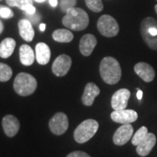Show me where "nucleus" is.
Instances as JSON below:
<instances>
[{
  "label": "nucleus",
  "mask_w": 157,
  "mask_h": 157,
  "mask_svg": "<svg viewBox=\"0 0 157 157\" xmlns=\"http://www.w3.org/2000/svg\"><path fill=\"white\" fill-rule=\"evenodd\" d=\"M13 76V70L8 65L0 63V82H5L10 80Z\"/></svg>",
  "instance_id": "4be33fe9"
},
{
  "label": "nucleus",
  "mask_w": 157,
  "mask_h": 157,
  "mask_svg": "<svg viewBox=\"0 0 157 157\" xmlns=\"http://www.w3.org/2000/svg\"><path fill=\"white\" fill-rule=\"evenodd\" d=\"M23 11H25L29 15H33L36 12V9H35V7L33 6V5H28L24 7Z\"/></svg>",
  "instance_id": "c85d7f7f"
},
{
  "label": "nucleus",
  "mask_w": 157,
  "mask_h": 157,
  "mask_svg": "<svg viewBox=\"0 0 157 157\" xmlns=\"http://www.w3.org/2000/svg\"><path fill=\"white\" fill-rule=\"evenodd\" d=\"M16 46L15 41L13 38H6L0 43V57L7 58L12 56Z\"/></svg>",
  "instance_id": "aec40b11"
},
{
  "label": "nucleus",
  "mask_w": 157,
  "mask_h": 157,
  "mask_svg": "<svg viewBox=\"0 0 157 157\" xmlns=\"http://www.w3.org/2000/svg\"><path fill=\"white\" fill-rule=\"evenodd\" d=\"M134 129L130 124H124L119 127L113 137V141L117 146H123L130 140L133 135Z\"/></svg>",
  "instance_id": "1a4fd4ad"
},
{
  "label": "nucleus",
  "mask_w": 157,
  "mask_h": 157,
  "mask_svg": "<svg viewBox=\"0 0 157 157\" xmlns=\"http://www.w3.org/2000/svg\"><path fill=\"white\" fill-rule=\"evenodd\" d=\"M45 28H46V25L44 23H41L39 25V29H40L41 31H44L45 30Z\"/></svg>",
  "instance_id": "2f4dec72"
},
{
  "label": "nucleus",
  "mask_w": 157,
  "mask_h": 157,
  "mask_svg": "<svg viewBox=\"0 0 157 157\" xmlns=\"http://www.w3.org/2000/svg\"><path fill=\"white\" fill-rule=\"evenodd\" d=\"M0 16L3 18H11L13 16V12L9 7H0Z\"/></svg>",
  "instance_id": "bb28decb"
},
{
  "label": "nucleus",
  "mask_w": 157,
  "mask_h": 157,
  "mask_svg": "<svg viewBox=\"0 0 157 157\" xmlns=\"http://www.w3.org/2000/svg\"><path fill=\"white\" fill-rule=\"evenodd\" d=\"M97 45V39L93 34H87L82 37L79 42L80 52L84 56H90Z\"/></svg>",
  "instance_id": "2eb2a0df"
},
{
  "label": "nucleus",
  "mask_w": 157,
  "mask_h": 157,
  "mask_svg": "<svg viewBox=\"0 0 157 157\" xmlns=\"http://www.w3.org/2000/svg\"><path fill=\"white\" fill-rule=\"evenodd\" d=\"M138 115L136 111L131 109H123L114 111L111 113V118L113 121L120 124H130L137 119Z\"/></svg>",
  "instance_id": "9b49d317"
},
{
  "label": "nucleus",
  "mask_w": 157,
  "mask_h": 157,
  "mask_svg": "<svg viewBox=\"0 0 157 157\" xmlns=\"http://www.w3.org/2000/svg\"><path fill=\"white\" fill-rule=\"evenodd\" d=\"M130 92L129 90L120 89L117 90L111 98V107L114 111L126 109L128 101L130 97Z\"/></svg>",
  "instance_id": "9d476101"
},
{
  "label": "nucleus",
  "mask_w": 157,
  "mask_h": 157,
  "mask_svg": "<svg viewBox=\"0 0 157 157\" xmlns=\"http://www.w3.org/2000/svg\"><path fill=\"white\" fill-rule=\"evenodd\" d=\"M76 4V0H60V8L63 12H66L67 10L74 7Z\"/></svg>",
  "instance_id": "a878e982"
},
{
  "label": "nucleus",
  "mask_w": 157,
  "mask_h": 157,
  "mask_svg": "<svg viewBox=\"0 0 157 157\" xmlns=\"http://www.w3.org/2000/svg\"><path fill=\"white\" fill-rule=\"evenodd\" d=\"M62 23L66 28L71 30L83 31L89 25V16L84 10L78 7H71L66 12Z\"/></svg>",
  "instance_id": "f257e3e1"
},
{
  "label": "nucleus",
  "mask_w": 157,
  "mask_h": 157,
  "mask_svg": "<svg viewBox=\"0 0 157 157\" xmlns=\"http://www.w3.org/2000/svg\"><path fill=\"white\" fill-rule=\"evenodd\" d=\"M148 133V128L146 127L143 126L141 127L138 130L135 132V134L133 135V137L132 139V143L134 146H137V145L142 141L146 135Z\"/></svg>",
  "instance_id": "5701e85b"
},
{
  "label": "nucleus",
  "mask_w": 157,
  "mask_h": 157,
  "mask_svg": "<svg viewBox=\"0 0 157 157\" xmlns=\"http://www.w3.org/2000/svg\"><path fill=\"white\" fill-rule=\"evenodd\" d=\"M85 2L88 8L95 13H100L103 10L101 0H85Z\"/></svg>",
  "instance_id": "b1692460"
},
{
  "label": "nucleus",
  "mask_w": 157,
  "mask_h": 157,
  "mask_svg": "<svg viewBox=\"0 0 157 157\" xmlns=\"http://www.w3.org/2000/svg\"><path fill=\"white\" fill-rule=\"evenodd\" d=\"M19 34L26 42H30L34 37V30L30 21L27 19H21L18 22Z\"/></svg>",
  "instance_id": "a211bd4d"
},
{
  "label": "nucleus",
  "mask_w": 157,
  "mask_h": 157,
  "mask_svg": "<svg viewBox=\"0 0 157 157\" xmlns=\"http://www.w3.org/2000/svg\"><path fill=\"white\" fill-rule=\"evenodd\" d=\"M135 72L144 82H151L154 79L155 71L151 65L146 63H137L134 67Z\"/></svg>",
  "instance_id": "ddd939ff"
},
{
  "label": "nucleus",
  "mask_w": 157,
  "mask_h": 157,
  "mask_svg": "<svg viewBox=\"0 0 157 157\" xmlns=\"http://www.w3.org/2000/svg\"><path fill=\"white\" fill-rule=\"evenodd\" d=\"M66 157H91V156L85 152L80 151H76L70 153L69 154H68L67 156H66Z\"/></svg>",
  "instance_id": "cd10ccee"
},
{
  "label": "nucleus",
  "mask_w": 157,
  "mask_h": 157,
  "mask_svg": "<svg viewBox=\"0 0 157 157\" xmlns=\"http://www.w3.org/2000/svg\"><path fill=\"white\" fill-rule=\"evenodd\" d=\"M155 10H156V14H157V5H155Z\"/></svg>",
  "instance_id": "f704fd0d"
},
{
  "label": "nucleus",
  "mask_w": 157,
  "mask_h": 157,
  "mask_svg": "<svg viewBox=\"0 0 157 157\" xmlns=\"http://www.w3.org/2000/svg\"><path fill=\"white\" fill-rule=\"evenodd\" d=\"M52 38L58 42L68 43L73 40L74 35L67 29H57L52 33Z\"/></svg>",
  "instance_id": "412c9836"
},
{
  "label": "nucleus",
  "mask_w": 157,
  "mask_h": 157,
  "mask_svg": "<svg viewBox=\"0 0 157 157\" xmlns=\"http://www.w3.org/2000/svg\"><path fill=\"white\" fill-rule=\"evenodd\" d=\"M35 1L37 2H44L45 0H35Z\"/></svg>",
  "instance_id": "72a5a7b5"
},
{
  "label": "nucleus",
  "mask_w": 157,
  "mask_h": 157,
  "mask_svg": "<svg viewBox=\"0 0 157 157\" xmlns=\"http://www.w3.org/2000/svg\"><path fill=\"white\" fill-rule=\"evenodd\" d=\"M156 143V137L154 133H147L144 139L137 146V154L140 156H146L150 154Z\"/></svg>",
  "instance_id": "f8f14e48"
},
{
  "label": "nucleus",
  "mask_w": 157,
  "mask_h": 157,
  "mask_svg": "<svg viewBox=\"0 0 157 157\" xmlns=\"http://www.w3.org/2000/svg\"><path fill=\"white\" fill-rule=\"evenodd\" d=\"M156 1H157V0H156Z\"/></svg>",
  "instance_id": "c9c22d12"
},
{
  "label": "nucleus",
  "mask_w": 157,
  "mask_h": 157,
  "mask_svg": "<svg viewBox=\"0 0 157 157\" xmlns=\"http://www.w3.org/2000/svg\"><path fill=\"white\" fill-rule=\"evenodd\" d=\"M99 124L95 119H87L76 127L74 133V139L78 143L87 142L97 132Z\"/></svg>",
  "instance_id": "39448f33"
},
{
  "label": "nucleus",
  "mask_w": 157,
  "mask_h": 157,
  "mask_svg": "<svg viewBox=\"0 0 157 157\" xmlns=\"http://www.w3.org/2000/svg\"><path fill=\"white\" fill-rule=\"evenodd\" d=\"M140 33L149 48L157 50V21L151 17L143 19L140 25Z\"/></svg>",
  "instance_id": "20e7f679"
},
{
  "label": "nucleus",
  "mask_w": 157,
  "mask_h": 157,
  "mask_svg": "<svg viewBox=\"0 0 157 157\" xmlns=\"http://www.w3.org/2000/svg\"><path fill=\"white\" fill-rule=\"evenodd\" d=\"M36 59L40 65L48 64L50 60L51 52L48 45L45 43L39 42L36 45Z\"/></svg>",
  "instance_id": "f3484780"
},
{
  "label": "nucleus",
  "mask_w": 157,
  "mask_h": 157,
  "mask_svg": "<svg viewBox=\"0 0 157 157\" xmlns=\"http://www.w3.org/2000/svg\"><path fill=\"white\" fill-rule=\"evenodd\" d=\"M2 127L4 132L7 136L14 137L20 129L18 119L13 115H7L2 119Z\"/></svg>",
  "instance_id": "4468645a"
},
{
  "label": "nucleus",
  "mask_w": 157,
  "mask_h": 157,
  "mask_svg": "<svg viewBox=\"0 0 157 157\" xmlns=\"http://www.w3.org/2000/svg\"><path fill=\"white\" fill-rule=\"evenodd\" d=\"M15 91L21 96H29L34 93L37 82L34 76L27 73H20L15 78L13 84Z\"/></svg>",
  "instance_id": "7ed1b4c3"
},
{
  "label": "nucleus",
  "mask_w": 157,
  "mask_h": 157,
  "mask_svg": "<svg viewBox=\"0 0 157 157\" xmlns=\"http://www.w3.org/2000/svg\"><path fill=\"white\" fill-rule=\"evenodd\" d=\"M100 74L105 83L115 84L121 77V69L119 63L112 57H105L100 64Z\"/></svg>",
  "instance_id": "f03ea898"
},
{
  "label": "nucleus",
  "mask_w": 157,
  "mask_h": 157,
  "mask_svg": "<svg viewBox=\"0 0 157 157\" xmlns=\"http://www.w3.org/2000/svg\"><path fill=\"white\" fill-rule=\"evenodd\" d=\"M50 4L52 7H56L58 5V0H50Z\"/></svg>",
  "instance_id": "7c9ffc66"
},
{
  "label": "nucleus",
  "mask_w": 157,
  "mask_h": 157,
  "mask_svg": "<svg viewBox=\"0 0 157 157\" xmlns=\"http://www.w3.org/2000/svg\"><path fill=\"white\" fill-rule=\"evenodd\" d=\"M97 26L101 34L105 37L117 36L119 31V26L117 21L109 15H102L98 20Z\"/></svg>",
  "instance_id": "423d86ee"
},
{
  "label": "nucleus",
  "mask_w": 157,
  "mask_h": 157,
  "mask_svg": "<svg viewBox=\"0 0 157 157\" xmlns=\"http://www.w3.org/2000/svg\"><path fill=\"white\" fill-rule=\"evenodd\" d=\"M6 2L11 7H17L23 10L24 7L28 5H33L32 0H6Z\"/></svg>",
  "instance_id": "393cba45"
},
{
  "label": "nucleus",
  "mask_w": 157,
  "mask_h": 157,
  "mask_svg": "<svg viewBox=\"0 0 157 157\" xmlns=\"http://www.w3.org/2000/svg\"><path fill=\"white\" fill-rule=\"evenodd\" d=\"M20 60L24 66H31L35 60V55L32 48L29 45H21L19 50Z\"/></svg>",
  "instance_id": "6ab92c4d"
},
{
  "label": "nucleus",
  "mask_w": 157,
  "mask_h": 157,
  "mask_svg": "<svg viewBox=\"0 0 157 157\" xmlns=\"http://www.w3.org/2000/svg\"><path fill=\"white\" fill-rule=\"evenodd\" d=\"M49 127L52 133L56 135H63L68 127V119L64 113L59 112L55 114L49 122Z\"/></svg>",
  "instance_id": "0eeeda50"
},
{
  "label": "nucleus",
  "mask_w": 157,
  "mask_h": 157,
  "mask_svg": "<svg viewBox=\"0 0 157 157\" xmlns=\"http://www.w3.org/2000/svg\"><path fill=\"white\" fill-rule=\"evenodd\" d=\"M71 63V58L69 56L67 55H60L52 63V73L57 76H63L67 74L70 70Z\"/></svg>",
  "instance_id": "6e6552de"
},
{
  "label": "nucleus",
  "mask_w": 157,
  "mask_h": 157,
  "mask_svg": "<svg viewBox=\"0 0 157 157\" xmlns=\"http://www.w3.org/2000/svg\"><path fill=\"white\" fill-rule=\"evenodd\" d=\"M100 89L93 82L87 83L84 88V93L82 97V102L84 105L91 106L94 103L95 98L100 94Z\"/></svg>",
  "instance_id": "dca6fc26"
},
{
  "label": "nucleus",
  "mask_w": 157,
  "mask_h": 157,
  "mask_svg": "<svg viewBox=\"0 0 157 157\" xmlns=\"http://www.w3.org/2000/svg\"><path fill=\"white\" fill-rule=\"evenodd\" d=\"M3 30H4V25H3L2 22V21H0V34H1L2 33Z\"/></svg>",
  "instance_id": "473e14b6"
},
{
  "label": "nucleus",
  "mask_w": 157,
  "mask_h": 157,
  "mask_svg": "<svg viewBox=\"0 0 157 157\" xmlns=\"http://www.w3.org/2000/svg\"><path fill=\"white\" fill-rule=\"evenodd\" d=\"M137 98L139 101H140L143 98V91L140 90H137Z\"/></svg>",
  "instance_id": "c756f323"
}]
</instances>
